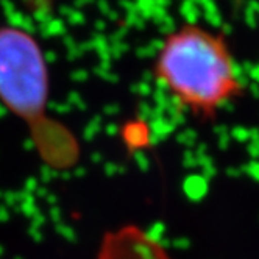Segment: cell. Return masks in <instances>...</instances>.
Wrapping results in <instances>:
<instances>
[{"instance_id":"cell-1","label":"cell","mask_w":259,"mask_h":259,"mask_svg":"<svg viewBox=\"0 0 259 259\" xmlns=\"http://www.w3.org/2000/svg\"><path fill=\"white\" fill-rule=\"evenodd\" d=\"M153 75L181 109L203 120L244 91L225 38L198 24H184L164 39Z\"/></svg>"},{"instance_id":"cell-2","label":"cell","mask_w":259,"mask_h":259,"mask_svg":"<svg viewBox=\"0 0 259 259\" xmlns=\"http://www.w3.org/2000/svg\"><path fill=\"white\" fill-rule=\"evenodd\" d=\"M49 77L41 47L25 30L0 27V100L27 123L36 150L55 169L72 167L80 147L69 130L47 114Z\"/></svg>"},{"instance_id":"cell-3","label":"cell","mask_w":259,"mask_h":259,"mask_svg":"<svg viewBox=\"0 0 259 259\" xmlns=\"http://www.w3.org/2000/svg\"><path fill=\"white\" fill-rule=\"evenodd\" d=\"M96 259H170L158 239L135 225L106 233Z\"/></svg>"}]
</instances>
